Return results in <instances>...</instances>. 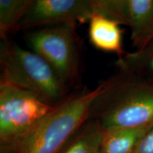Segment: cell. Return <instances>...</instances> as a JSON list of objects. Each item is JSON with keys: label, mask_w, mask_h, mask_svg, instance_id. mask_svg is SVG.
<instances>
[{"label": "cell", "mask_w": 153, "mask_h": 153, "mask_svg": "<svg viewBox=\"0 0 153 153\" xmlns=\"http://www.w3.org/2000/svg\"><path fill=\"white\" fill-rule=\"evenodd\" d=\"M108 85V79L94 89L69 94L30 131L2 150L11 153H59L89 119L93 103Z\"/></svg>", "instance_id": "obj_1"}, {"label": "cell", "mask_w": 153, "mask_h": 153, "mask_svg": "<svg viewBox=\"0 0 153 153\" xmlns=\"http://www.w3.org/2000/svg\"><path fill=\"white\" fill-rule=\"evenodd\" d=\"M89 119L102 130L152 126L153 82L121 73L108 78L106 88L93 103Z\"/></svg>", "instance_id": "obj_2"}, {"label": "cell", "mask_w": 153, "mask_h": 153, "mask_svg": "<svg viewBox=\"0 0 153 153\" xmlns=\"http://www.w3.org/2000/svg\"><path fill=\"white\" fill-rule=\"evenodd\" d=\"M0 82L33 92L50 104L56 105L68 96L69 88L45 59L9 38L0 43Z\"/></svg>", "instance_id": "obj_3"}, {"label": "cell", "mask_w": 153, "mask_h": 153, "mask_svg": "<svg viewBox=\"0 0 153 153\" xmlns=\"http://www.w3.org/2000/svg\"><path fill=\"white\" fill-rule=\"evenodd\" d=\"M76 24L45 26L26 35L28 45L54 69L68 88L77 82L79 73V42Z\"/></svg>", "instance_id": "obj_4"}, {"label": "cell", "mask_w": 153, "mask_h": 153, "mask_svg": "<svg viewBox=\"0 0 153 153\" xmlns=\"http://www.w3.org/2000/svg\"><path fill=\"white\" fill-rule=\"evenodd\" d=\"M55 105L33 92L0 82V140L7 146L24 136Z\"/></svg>", "instance_id": "obj_5"}, {"label": "cell", "mask_w": 153, "mask_h": 153, "mask_svg": "<svg viewBox=\"0 0 153 153\" xmlns=\"http://www.w3.org/2000/svg\"><path fill=\"white\" fill-rule=\"evenodd\" d=\"M95 14L127 26L136 51L153 40V0H94Z\"/></svg>", "instance_id": "obj_6"}, {"label": "cell", "mask_w": 153, "mask_h": 153, "mask_svg": "<svg viewBox=\"0 0 153 153\" xmlns=\"http://www.w3.org/2000/svg\"><path fill=\"white\" fill-rule=\"evenodd\" d=\"M94 13V0H33L16 31L37 26L85 24Z\"/></svg>", "instance_id": "obj_7"}, {"label": "cell", "mask_w": 153, "mask_h": 153, "mask_svg": "<svg viewBox=\"0 0 153 153\" xmlns=\"http://www.w3.org/2000/svg\"><path fill=\"white\" fill-rule=\"evenodd\" d=\"M88 35L91 45L99 51L113 53L118 58L126 53L123 47V30L119 23L111 19L94 14L89 21Z\"/></svg>", "instance_id": "obj_8"}, {"label": "cell", "mask_w": 153, "mask_h": 153, "mask_svg": "<svg viewBox=\"0 0 153 153\" xmlns=\"http://www.w3.org/2000/svg\"><path fill=\"white\" fill-rule=\"evenodd\" d=\"M152 126L136 129L103 130L100 153H135L140 140Z\"/></svg>", "instance_id": "obj_9"}, {"label": "cell", "mask_w": 153, "mask_h": 153, "mask_svg": "<svg viewBox=\"0 0 153 153\" xmlns=\"http://www.w3.org/2000/svg\"><path fill=\"white\" fill-rule=\"evenodd\" d=\"M116 64L119 73L153 82V40L142 50L126 52Z\"/></svg>", "instance_id": "obj_10"}, {"label": "cell", "mask_w": 153, "mask_h": 153, "mask_svg": "<svg viewBox=\"0 0 153 153\" xmlns=\"http://www.w3.org/2000/svg\"><path fill=\"white\" fill-rule=\"evenodd\" d=\"M102 135L101 126L89 119L59 153H100Z\"/></svg>", "instance_id": "obj_11"}, {"label": "cell", "mask_w": 153, "mask_h": 153, "mask_svg": "<svg viewBox=\"0 0 153 153\" xmlns=\"http://www.w3.org/2000/svg\"><path fill=\"white\" fill-rule=\"evenodd\" d=\"M33 0H0V37L8 38L16 30L33 4Z\"/></svg>", "instance_id": "obj_12"}, {"label": "cell", "mask_w": 153, "mask_h": 153, "mask_svg": "<svg viewBox=\"0 0 153 153\" xmlns=\"http://www.w3.org/2000/svg\"><path fill=\"white\" fill-rule=\"evenodd\" d=\"M135 153H153V126L140 140Z\"/></svg>", "instance_id": "obj_13"}]
</instances>
